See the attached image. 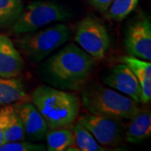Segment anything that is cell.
I'll use <instances>...</instances> for the list:
<instances>
[{
  "label": "cell",
  "mask_w": 151,
  "mask_h": 151,
  "mask_svg": "<svg viewBox=\"0 0 151 151\" xmlns=\"http://www.w3.org/2000/svg\"><path fill=\"white\" fill-rule=\"evenodd\" d=\"M130 120L125 133V139L129 143H140L150 137L151 115L150 112L140 111Z\"/></svg>",
  "instance_id": "obj_13"
},
{
  "label": "cell",
  "mask_w": 151,
  "mask_h": 151,
  "mask_svg": "<svg viewBox=\"0 0 151 151\" xmlns=\"http://www.w3.org/2000/svg\"><path fill=\"white\" fill-rule=\"evenodd\" d=\"M14 111V105L10 104L6 105L4 108H0V146L4 144V134Z\"/></svg>",
  "instance_id": "obj_21"
},
{
  "label": "cell",
  "mask_w": 151,
  "mask_h": 151,
  "mask_svg": "<svg viewBox=\"0 0 151 151\" xmlns=\"http://www.w3.org/2000/svg\"><path fill=\"white\" fill-rule=\"evenodd\" d=\"M75 40L81 48L95 60L103 59L111 46V39L103 22L88 15L76 28Z\"/></svg>",
  "instance_id": "obj_6"
},
{
  "label": "cell",
  "mask_w": 151,
  "mask_h": 151,
  "mask_svg": "<svg viewBox=\"0 0 151 151\" xmlns=\"http://www.w3.org/2000/svg\"><path fill=\"white\" fill-rule=\"evenodd\" d=\"M47 150L50 151L67 150L75 143L73 132L66 128L50 129L46 135Z\"/></svg>",
  "instance_id": "obj_15"
},
{
  "label": "cell",
  "mask_w": 151,
  "mask_h": 151,
  "mask_svg": "<svg viewBox=\"0 0 151 151\" xmlns=\"http://www.w3.org/2000/svg\"><path fill=\"white\" fill-rule=\"evenodd\" d=\"M139 0H113L107 13V18L113 21L121 22L134 10Z\"/></svg>",
  "instance_id": "obj_17"
},
{
  "label": "cell",
  "mask_w": 151,
  "mask_h": 151,
  "mask_svg": "<svg viewBox=\"0 0 151 151\" xmlns=\"http://www.w3.org/2000/svg\"><path fill=\"white\" fill-rule=\"evenodd\" d=\"M125 47L129 55L151 60V24L149 17H140L130 24L125 35Z\"/></svg>",
  "instance_id": "obj_8"
},
{
  "label": "cell",
  "mask_w": 151,
  "mask_h": 151,
  "mask_svg": "<svg viewBox=\"0 0 151 151\" xmlns=\"http://www.w3.org/2000/svg\"><path fill=\"white\" fill-rule=\"evenodd\" d=\"M82 102L91 113L130 120L141 111L138 103L114 89L92 84L82 92Z\"/></svg>",
  "instance_id": "obj_3"
},
{
  "label": "cell",
  "mask_w": 151,
  "mask_h": 151,
  "mask_svg": "<svg viewBox=\"0 0 151 151\" xmlns=\"http://www.w3.org/2000/svg\"><path fill=\"white\" fill-rule=\"evenodd\" d=\"M27 97L25 86L18 77L0 76V106L18 103Z\"/></svg>",
  "instance_id": "obj_14"
},
{
  "label": "cell",
  "mask_w": 151,
  "mask_h": 151,
  "mask_svg": "<svg viewBox=\"0 0 151 151\" xmlns=\"http://www.w3.org/2000/svg\"><path fill=\"white\" fill-rule=\"evenodd\" d=\"M24 125L18 114L14 111L4 134V144L9 142L23 141L25 139Z\"/></svg>",
  "instance_id": "obj_19"
},
{
  "label": "cell",
  "mask_w": 151,
  "mask_h": 151,
  "mask_svg": "<svg viewBox=\"0 0 151 151\" xmlns=\"http://www.w3.org/2000/svg\"><path fill=\"white\" fill-rule=\"evenodd\" d=\"M73 135L76 145L82 151H103L105 149L98 144L95 138L86 129L85 126L78 121L74 126Z\"/></svg>",
  "instance_id": "obj_16"
},
{
  "label": "cell",
  "mask_w": 151,
  "mask_h": 151,
  "mask_svg": "<svg viewBox=\"0 0 151 151\" xmlns=\"http://www.w3.org/2000/svg\"><path fill=\"white\" fill-rule=\"evenodd\" d=\"M14 108L24 125L25 136L32 140L44 139L49 128L35 106L31 103H21L14 105Z\"/></svg>",
  "instance_id": "obj_10"
},
{
  "label": "cell",
  "mask_w": 151,
  "mask_h": 151,
  "mask_svg": "<svg viewBox=\"0 0 151 151\" xmlns=\"http://www.w3.org/2000/svg\"><path fill=\"white\" fill-rule=\"evenodd\" d=\"M31 102L49 129L67 128L76 119L80 103L70 92L49 86H40L32 92Z\"/></svg>",
  "instance_id": "obj_2"
},
{
  "label": "cell",
  "mask_w": 151,
  "mask_h": 151,
  "mask_svg": "<svg viewBox=\"0 0 151 151\" xmlns=\"http://www.w3.org/2000/svg\"><path fill=\"white\" fill-rule=\"evenodd\" d=\"M71 16L63 6L51 1H35L23 8L11 29L15 35L35 32L50 23L63 21Z\"/></svg>",
  "instance_id": "obj_5"
},
{
  "label": "cell",
  "mask_w": 151,
  "mask_h": 151,
  "mask_svg": "<svg viewBox=\"0 0 151 151\" xmlns=\"http://www.w3.org/2000/svg\"><path fill=\"white\" fill-rule=\"evenodd\" d=\"M46 150L47 148L43 145L22 141L4 143L0 146V151H40Z\"/></svg>",
  "instance_id": "obj_20"
},
{
  "label": "cell",
  "mask_w": 151,
  "mask_h": 151,
  "mask_svg": "<svg viewBox=\"0 0 151 151\" xmlns=\"http://www.w3.org/2000/svg\"><path fill=\"white\" fill-rule=\"evenodd\" d=\"M23 8L22 0H0V24L14 23Z\"/></svg>",
  "instance_id": "obj_18"
},
{
  "label": "cell",
  "mask_w": 151,
  "mask_h": 151,
  "mask_svg": "<svg viewBox=\"0 0 151 151\" xmlns=\"http://www.w3.org/2000/svg\"><path fill=\"white\" fill-rule=\"evenodd\" d=\"M89 4L100 13H105L108 10L113 0H87Z\"/></svg>",
  "instance_id": "obj_22"
},
{
  "label": "cell",
  "mask_w": 151,
  "mask_h": 151,
  "mask_svg": "<svg viewBox=\"0 0 151 151\" xmlns=\"http://www.w3.org/2000/svg\"><path fill=\"white\" fill-rule=\"evenodd\" d=\"M70 36V28L57 24L38 32L27 33L17 40V45L30 61L39 62L64 45Z\"/></svg>",
  "instance_id": "obj_4"
},
{
  "label": "cell",
  "mask_w": 151,
  "mask_h": 151,
  "mask_svg": "<svg viewBox=\"0 0 151 151\" xmlns=\"http://www.w3.org/2000/svg\"><path fill=\"white\" fill-rule=\"evenodd\" d=\"M79 121L102 145H117L122 139L124 126L120 120L90 113L82 116Z\"/></svg>",
  "instance_id": "obj_7"
},
{
  "label": "cell",
  "mask_w": 151,
  "mask_h": 151,
  "mask_svg": "<svg viewBox=\"0 0 151 151\" xmlns=\"http://www.w3.org/2000/svg\"><path fill=\"white\" fill-rule=\"evenodd\" d=\"M95 59L74 44L50 57L44 72L50 83L63 89L79 90L91 75Z\"/></svg>",
  "instance_id": "obj_1"
},
{
  "label": "cell",
  "mask_w": 151,
  "mask_h": 151,
  "mask_svg": "<svg viewBox=\"0 0 151 151\" xmlns=\"http://www.w3.org/2000/svg\"><path fill=\"white\" fill-rule=\"evenodd\" d=\"M103 83L136 103H141L140 84L134 72L124 63L113 66L103 78Z\"/></svg>",
  "instance_id": "obj_9"
},
{
  "label": "cell",
  "mask_w": 151,
  "mask_h": 151,
  "mask_svg": "<svg viewBox=\"0 0 151 151\" xmlns=\"http://www.w3.org/2000/svg\"><path fill=\"white\" fill-rule=\"evenodd\" d=\"M122 61L129 67L141 86V103H150L151 99V63L132 55L124 56Z\"/></svg>",
  "instance_id": "obj_12"
},
{
  "label": "cell",
  "mask_w": 151,
  "mask_h": 151,
  "mask_svg": "<svg viewBox=\"0 0 151 151\" xmlns=\"http://www.w3.org/2000/svg\"><path fill=\"white\" fill-rule=\"evenodd\" d=\"M24 67V61L9 38L0 35V76L16 77Z\"/></svg>",
  "instance_id": "obj_11"
}]
</instances>
